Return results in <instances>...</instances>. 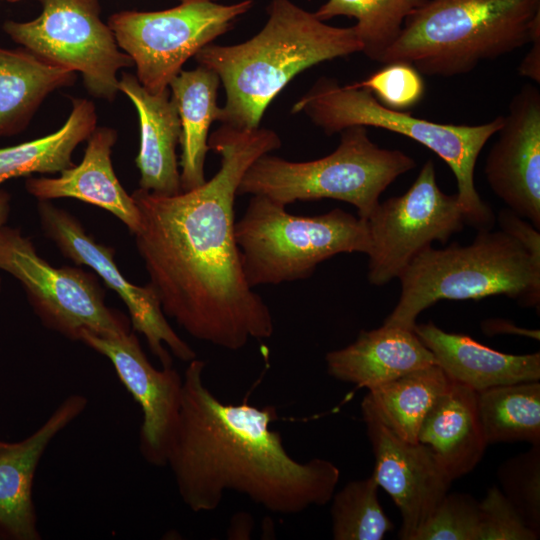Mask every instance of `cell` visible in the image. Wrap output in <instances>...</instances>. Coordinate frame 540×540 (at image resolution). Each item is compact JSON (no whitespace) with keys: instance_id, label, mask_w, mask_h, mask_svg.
Masks as SVG:
<instances>
[{"instance_id":"1","label":"cell","mask_w":540,"mask_h":540,"mask_svg":"<svg viewBox=\"0 0 540 540\" xmlns=\"http://www.w3.org/2000/svg\"><path fill=\"white\" fill-rule=\"evenodd\" d=\"M220 156L202 185L165 196L138 188V252L164 314L193 338L237 351L274 333L270 308L247 282L235 238L240 182L260 156L281 146L267 128L222 124L208 138Z\"/></svg>"},{"instance_id":"2","label":"cell","mask_w":540,"mask_h":540,"mask_svg":"<svg viewBox=\"0 0 540 540\" xmlns=\"http://www.w3.org/2000/svg\"><path fill=\"white\" fill-rule=\"evenodd\" d=\"M205 362L193 359L183 376L178 419L166 466L193 512L219 507L225 492L247 496L266 510L299 514L331 501L340 471L331 461L298 462L283 446L273 406L222 403L204 384Z\"/></svg>"},{"instance_id":"3","label":"cell","mask_w":540,"mask_h":540,"mask_svg":"<svg viewBox=\"0 0 540 540\" xmlns=\"http://www.w3.org/2000/svg\"><path fill=\"white\" fill-rule=\"evenodd\" d=\"M267 13V22L249 40L229 46L211 43L194 56L223 84L222 124L259 127L268 105L299 73L363 50L353 26L328 25L291 0H271Z\"/></svg>"},{"instance_id":"4","label":"cell","mask_w":540,"mask_h":540,"mask_svg":"<svg viewBox=\"0 0 540 540\" xmlns=\"http://www.w3.org/2000/svg\"><path fill=\"white\" fill-rule=\"evenodd\" d=\"M537 28L540 0H427L406 19L380 63L458 76L530 43Z\"/></svg>"},{"instance_id":"5","label":"cell","mask_w":540,"mask_h":540,"mask_svg":"<svg viewBox=\"0 0 540 540\" xmlns=\"http://www.w3.org/2000/svg\"><path fill=\"white\" fill-rule=\"evenodd\" d=\"M398 278L400 297L383 324L412 331L419 314L444 299L505 295L526 307L540 303V261L502 230H478L465 246H430Z\"/></svg>"},{"instance_id":"6","label":"cell","mask_w":540,"mask_h":540,"mask_svg":"<svg viewBox=\"0 0 540 540\" xmlns=\"http://www.w3.org/2000/svg\"><path fill=\"white\" fill-rule=\"evenodd\" d=\"M292 112H304L327 135L365 126L392 131L422 144L452 170L467 224L478 230L491 229L494 215L476 190L474 171L481 150L500 129L502 115L479 125L436 123L387 108L366 88L355 83L342 86L329 77L319 78L294 104Z\"/></svg>"},{"instance_id":"7","label":"cell","mask_w":540,"mask_h":540,"mask_svg":"<svg viewBox=\"0 0 540 540\" xmlns=\"http://www.w3.org/2000/svg\"><path fill=\"white\" fill-rule=\"evenodd\" d=\"M340 143L329 155L293 162L264 154L245 172L239 195H263L284 206L296 201L335 199L352 204L358 217L367 219L380 195L399 176L416 166L397 149L381 148L367 127L352 126L340 132Z\"/></svg>"},{"instance_id":"8","label":"cell","mask_w":540,"mask_h":540,"mask_svg":"<svg viewBox=\"0 0 540 540\" xmlns=\"http://www.w3.org/2000/svg\"><path fill=\"white\" fill-rule=\"evenodd\" d=\"M235 238L252 288L309 278L323 261L371 247L365 219L339 208L298 216L263 195H252Z\"/></svg>"},{"instance_id":"9","label":"cell","mask_w":540,"mask_h":540,"mask_svg":"<svg viewBox=\"0 0 540 540\" xmlns=\"http://www.w3.org/2000/svg\"><path fill=\"white\" fill-rule=\"evenodd\" d=\"M252 6L253 0H179L165 10L114 13L108 25L120 49L131 57L141 85L161 93L189 58L229 31Z\"/></svg>"},{"instance_id":"10","label":"cell","mask_w":540,"mask_h":540,"mask_svg":"<svg viewBox=\"0 0 540 540\" xmlns=\"http://www.w3.org/2000/svg\"><path fill=\"white\" fill-rule=\"evenodd\" d=\"M0 269L21 282L43 325L66 338L80 340L84 330L104 337L131 332L130 320L106 306L95 275L53 267L19 229L0 228Z\"/></svg>"},{"instance_id":"11","label":"cell","mask_w":540,"mask_h":540,"mask_svg":"<svg viewBox=\"0 0 540 540\" xmlns=\"http://www.w3.org/2000/svg\"><path fill=\"white\" fill-rule=\"evenodd\" d=\"M42 11L26 22L8 20L4 32L24 49L79 72L89 93L112 101L119 91L117 73L133 66L108 24L99 0H40Z\"/></svg>"},{"instance_id":"12","label":"cell","mask_w":540,"mask_h":540,"mask_svg":"<svg viewBox=\"0 0 540 540\" xmlns=\"http://www.w3.org/2000/svg\"><path fill=\"white\" fill-rule=\"evenodd\" d=\"M365 220L371 240L368 281L382 286L398 278L432 242L445 244L460 232L467 214L457 194L439 188L429 159L404 194L379 202Z\"/></svg>"},{"instance_id":"13","label":"cell","mask_w":540,"mask_h":540,"mask_svg":"<svg viewBox=\"0 0 540 540\" xmlns=\"http://www.w3.org/2000/svg\"><path fill=\"white\" fill-rule=\"evenodd\" d=\"M38 213L44 233L62 254L76 264L90 267L120 296L129 311L133 330L145 337L151 353L162 367L172 366L171 356L164 345L184 362L196 358L195 351L167 321L153 286L150 283L134 285L121 274L114 262L113 248L96 242L73 215L48 200L39 202Z\"/></svg>"},{"instance_id":"14","label":"cell","mask_w":540,"mask_h":540,"mask_svg":"<svg viewBox=\"0 0 540 540\" xmlns=\"http://www.w3.org/2000/svg\"><path fill=\"white\" fill-rule=\"evenodd\" d=\"M361 411L375 459L372 475L400 511L399 538L414 540L448 493L452 480L428 446L395 434L366 396Z\"/></svg>"},{"instance_id":"15","label":"cell","mask_w":540,"mask_h":540,"mask_svg":"<svg viewBox=\"0 0 540 540\" xmlns=\"http://www.w3.org/2000/svg\"><path fill=\"white\" fill-rule=\"evenodd\" d=\"M105 356L139 404L143 420L139 432V450L151 465L166 466V454L175 428L183 377L171 367L156 369L147 359L134 332L119 337H104L82 331L80 340Z\"/></svg>"},{"instance_id":"16","label":"cell","mask_w":540,"mask_h":540,"mask_svg":"<svg viewBox=\"0 0 540 540\" xmlns=\"http://www.w3.org/2000/svg\"><path fill=\"white\" fill-rule=\"evenodd\" d=\"M485 162L492 191L540 229V91L524 85L511 99Z\"/></svg>"},{"instance_id":"17","label":"cell","mask_w":540,"mask_h":540,"mask_svg":"<svg viewBox=\"0 0 540 540\" xmlns=\"http://www.w3.org/2000/svg\"><path fill=\"white\" fill-rule=\"evenodd\" d=\"M88 400L71 394L31 435L0 449V536L14 540L41 538L32 486L39 461L51 441L86 408Z\"/></svg>"},{"instance_id":"18","label":"cell","mask_w":540,"mask_h":540,"mask_svg":"<svg viewBox=\"0 0 540 540\" xmlns=\"http://www.w3.org/2000/svg\"><path fill=\"white\" fill-rule=\"evenodd\" d=\"M82 161L56 178H29L26 190L39 201L74 198L109 211L135 234L140 226L139 209L120 184L112 166L111 151L117 132L108 127L93 131L87 139Z\"/></svg>"},{"instance_id":"19","label":"cell","mask_w":540,"mask_h":540,"mask_svg":"<svg viewBox=\"0 0 540 540\" xmlns=\"http://www.w3.org/2000/svg\"><path fill=\"white\" fill-rule=\"evenodd\" d=\"M118 86L138 114L140 146L135 163L140 173L139 188L165 196L180 193L176 149L181 124L169 88L161 93H151L130 73H122Z\"/></svg>"},{"instance_id":"20","label":"cell","mask_w":540,"mask_h":540,"mask_svg":"<svg viewBox=\"0 0 540 540\" xmlns=\"http://www.w3.org/2000/svg\"><path fill=\"white\" fill-rule=\"evenodd\" d=\"M325 361L330 376L368 390L436 364L414 331L386 324L360 331L353 343L328 352Z\"/></svg>"},{"instance_id":"21","label":"cell","mask_w":540,"mask_h":540,"mask_svg":"<svg viewBox=\"0 0 540 540\" xmlns=\"http://www.w3.org/2000/svg\"><path fill=\"white\" fill-rule=\"evenodd\" d=\"M413 331L451 381L476 392L540 379L539 352L523 355L502 353L467 335L446 332L431 321L416 324Z\"/></svg>"},{"instance_id":"22","label":"cell","mask_w":540,"mask_h":540,"mask_svg":"<svg viewBox=\"0 0 540 540\" xmlns=\"http://www.w3.org/2000/svg\"><path fill=\"white\" fill-rule=\"evenodd\" d=\"M417 440L429 447L452 481L470 473L488 445L476 391L450 380L423 419Z\"/></svg>"},{"instance_id":"23","label":"cell","mask_w":540,"mask_h":540,"mask_svg":"<svg viewBox=\"0 0 540 540\" xmlns=\"http://www.w3.org/2000/svg\"><path fill=\"white\" fill-rule=\"evenodd\" d=\"M219 84V76L202 65L193 70H181L169 83L181 124V191L194 189L206 181L204 165L210 150L209 129L221 115L217 104Z\"/></svg>"},{"instance_id":"24","label":"cell","mask_w":540,"mask_h":540,"mask_svg":"<svg viewBox=\"0 0 540 540\" xmlns=\"http://www.w3.org/2000/svg\"><path fill=\"white\" fill-rule=\"evenodd\" d=\"M75 73L24 48L0 47V137L25 129L47 95L71 85Z\"/></svg>"},{"instance_id":"25","label":"cell","mask_w":540,"mask_h":540,"mask_svg":"<svg viewBox=\"0 0 540 540\" xmlns=\"http://www.w3.org/2000/svg\"><path fill=\"white\" fill-rule=\"evenodd\" d=\"M94 104L73 99L66 122L57 131L14 146L0 148V185L33 173H56L74 166L72 154L96 129Z\"/></svg>"},{"instance_id":"26","label":"cell","mask_w":540,"mask_h":540,"mask_svg":"<svg viewBox=\"0 0 540 540\" xmlns=\"http://www.w3.org/2000/svg\"><path fill=\"white\" fill-rule=\"evenodd\" d=\"M449 383L443 370L434 364L376 386L366 397L388 428L415 443L423 419Z\"/></svg>"},{"instance_id":"27","label":"cell","mask_w":540,"mask_h":540,"mask_svg":"<svg viewBox=\"0 0 540 540\" xmlns=\"http://www.w3.org/2000/svg\"><path fill=\"white\" fill-rule=\"evenodd\" d=\"M477 411L488 444H540V383L525 381L476 392Z\"/></svg>"},{"instance_id":"28","label":"cell","mask_w":540,"mask_h":540,"mask_svg":"<svg viewBox=\"0 0 540 540\" xmlns=\"http://www.w3.org/2000/svg\"><path fill=\"white\" fill-rule=\"evenodd\" d=\"M427 0H328L315 16L326 22L337 16L354 18L362 53L379 62L398 38L406 19Z\"/></svg>"},{"instance_id":"29","label":"cell","mask_w":540,"mask_h":540,"mask_svg":"<svg viewBox=\"0 0 540 540\" xmlns=\"http://www.w3.org/2000/svg\"><path fill=\"white\" fill-rule=\"evenodd\" d=\"M378 484L371 474L348 482L331 500L334 540H381L394 524L378 499Z\"/></svg>"},{"instance_id":"30","label":"cell","mask_w":540,"mask_h":540,"mask_svg":"<svg viewBox=\"0 0 540 540\" xmlns=\"http://www.w3.org/2000/svg\"><path fill=\"white\" fill-rule=\"evenodd\" d=\"M497 479L525 524L540 535V444L505 460L497 469Z\"/></svg>"},{"instance_id":"31","label":"cell","mask_w":540,"mask_h":540,"mask_svg":"<svg viewBox=\"0 0 540 540\" xmlns=\"http://www.w3.org/2000/svg\"><path fill=\"white\" fill-rule=\"evenodd\" d=\"M479 502L463 493H447L414 540H479Z\"/></svg>"},{"instance_id":"32","label":"cell","mask_w":540,"mask_h":540,"mask_svg":"<svg viewBox=\"0 0 540 540\" xmlns=\"http://www.w3.org/2000/svg\"><path fill=\"white\" fill-rule=\"evenodd\" d=\"M369 90L385 107L408 111L424 96L425 85L421 74L410 64L395 62L355 83Z\"/></svg>"},{"instance_id":"33","label":"cell","mask_w":540,"mask_h":540,"mask_svg":"<svg viewBox=\"0 0 540 540\" xmlns=\"http://www.w3.org/2000/svg\"><path fill=\"white\" fill-rule=\"evenodd\" d=\"M479 508V540H536L540 536L525 524L498 486L487 490Z\"/></svg>"},{"instance_id":"34","label":"cell","mask_w":540,"mask_h":540,"mask_svg":"<svg viewBox=\"0 0 540 540\" xmlns=\"http://www.w3.org/2000/svg\"><path fill=\"white\" fill-rule=\"evenodd\" d=\"M498 221L502 231L517 240L535 260L540 261V234L538 229L510 209L501 210Z\"/></svg>"},{"instance_id":"35","label":"cell","mask_w":540,"mask_h":540,"mask_svg":"<svg viewBox=\"0 0 540 540\" xmlns=\"http://www.w3.org/2000/svg\"><path fill=\"white\" fill-rule=\"evenodd\" d=\"M531 47L523 58L518 71L523 77H527L537 84L540 83V28L533 32L530 43Z\"/></svg>"},{"instance_id":"36","label":"cell","mask_w":540,"mask_h":540,"mask_svg":"<svg viewBox=\"0 0 540 540\" xmlns=\"http://www.w3.org/2000/svg\"><path fill=\"white\" fill-rule=\"evenodd\" d=\"M482 329L487 335H493V334H518V335H524L526 337H530L533 339L539 340V331L538 330H527L524 328H519L515 325H513L511 322L500 320V319H492V320H486L482 323Z\"/></svg>"},{"instance_id":"37","label":"cell","mask_w":540,"mask_h":540,"mask_svg":"<svg viewBox=\"0 0 540 540\" xmlns=\"http://www.w3.org/2000/svg\"><path fill=\"white\" fill-rule=\"evenodd\" d=\"M253 526V520L248 513H237L231 519L228 529V538L230 539H249Z\"/></svg>"},{"instance_id":"38","label":"cell","mask_w":540,"mask_h":540,"mask_svg":"<svg viewBox=\"0 0 540 540\" xmlns=\"http://www.w3.org/2000/svg\"><path fill=\"white\" fill-rule=\"evenodd\" d=\"M10 196L7 192L0 190V228L4 226L7 221L10 211Z\"/></svg>"},{"instance_id":"39","label":"cell","mask_w":540,"mask_h":540,"mask_svg":"<svg viewBox=\"0 0 540 540\" xmlns=\"http://www.w3.org/2000/svg\"><path fill=\"white\" fill-rule=\"evenodd\" d=\"M8 442H5V441H1L0 440V449H2L3 447H5L7 445Z\"/></svg>"},{"instance_id":"40","label":"cell","mask_w":540,"mask_h":540,"mask_svg":"<svg viewBox=\"0 0 540 540\" xmlns=\"http://www.w3.org/2000/svg\"><path fill=\"white\" fill-rule=\"evenodd\" d=\"M8 2H11V3H16V2H19V1H22V0H6Z\"/></svg>"}]
</instances>
